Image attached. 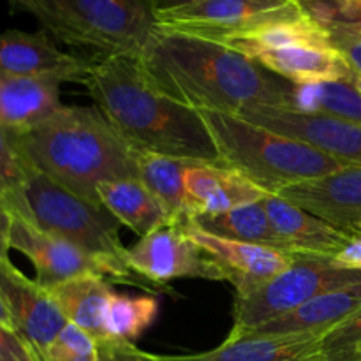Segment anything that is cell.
<instances>
[{"instance_id": "b9f144b4", "label": "cell", "mask_w": 361, "mask_h": 361, "mask_svg": "<svg viewBox=\"0 0 361 361\" xmlns=\"http://www.w3.org/2000/svg\"><path fill=\"white\" fill-rule=\"evenodd\" d=\"M351 229H361V222H358V224H356V226H353ZM351 229H349V231H351Z\"/></svg>"}, {"instance_id": "44dd1931", "label": "cell", "mask_w": 361, "mask_h": 361, "mask_svg": "<svg viewBox=\"0 0 361 361\" xmlns=\"http://www.w3.org/2000/svg\"><path fill=\"white\" fill-rule=\"evenodd\" d=\"M62 108L60 81L46 78H0V126L25 133Z\"/></svg>"}, {"instance_id": "7c38bea8", "label": "cell", "mask_w": 361, "mask_h": 361, "mask_svg": "<svg viewBox=\"0 0 361 361\" xmlns=\"http://www.w3.org/2000/svg\"><path fill=\"white\" fill-rule=\"evenodd\" d=\"M212 259L217 263L224 281L235 288L236 296H247L263 288L295 261L296 254L256 243L233 242L203 231L192 222L182 226Z\"/></svg>"}, {"instance_id": "9c48e42d", "label": "cell", "mask_w": 361, "mask_h": 361, "mask_svg": "<svg viewBox=\"0 0 361 361\" xmlns=\"http://www.w3.org/2000/svg\"><path fill=\"white\" fill-rule=\"evenodd\" d=\"M127 261L137 275L164 293H175L168 286L175 279L224 281L217 263L187 236L182 226H166L140 238L127 250Z\"/></svg>"}, {"instance_id": "60d3db41", "label": "cell", "mask_w": 361, "mask_h": 361, "mask_svg": "<svg viewBox=\"0 0 361 361\" xmlns=\"http://www.w3.org/2000/svg\"><path fill=\"white\" fill-rule=\"evenodd\" d=\"M355 85H356V88H358L360 94H361V76H358V74H355Z\"/></svg>"}, {"instance_id": "ffe728a7", "label": "cell", "mask_w": 361, "mask_h": 361, "mask_svg": "<svg viewBox=\"0 0 361 361\" xmlns=\"http://www.w3.org/2000/svg\"><path fill=\"white\" fill-rule=\"evenodd\" d=\"M321 338L323 335L226 338L212 351L180 358L182 361H324Z\"/></svg>"}, {"instance_id": "4316f807", "label": "cell", "mask_w": 361, "mask_h": 361, "mask_svg": "<svg viewBox=\"0 0 361 361\" xmlns=\"http://www.w3.org/2000/svg\"><path fill=\"white\" fill-rule=\"evenodd\" d=\"M289 109L334 116L361 126V94L355 85V74L348 80L295 85Z\"/></svg>"}, {"instance_id": "484cf974", "label": "cell", "mask_w": 361, "mask_h": 361, "mask_svg": "<svg viewBox=\"0 0 361 361\" xmlns=\"http://www.w3.org/2000/svg\"><path fill=\"white\" fill-rule=\"evenodd\" d=\"M189 222H192L194 226L210 233V235L221 236V238L233 240V242L256 243V245L282 250L279 238L275 236L274 228L270 224V217H268L263 200L243 204L235 210L222 212V214L194 215Z\"/></svg>"}, {"instance_id": "cb8c5ba5", "label": "cell", "mask_w": 361, "mask_h": 361, "mask_svg": "<svg viewBox=\"0 0 361 361\" xmlns=\"http://www.w3.org/2000/svg\"><path fill=\"white\" fill-rule=\"evenodd\" d=\"M136 162L137 178L161 201L175 226L187 224L190 215L187 207L185 173L196 162L152 152H137Z\"/></svg>"}, {"instance_id": "5bb4252c", "label": "cell", "mask_w": 361, "mask_h": 361, "mask_svg": "<svg viewBox=\"0 0 361 361\" xmlns=\"http://www.w3.org/2000/svg\"><path fill=\"white\" fill-rule=\"evenodd\" d=\"M11 249L30 259L35 270V282L46 291L80 275H102L101 267L60 236L42 231L32 222L13 215Z\"/></svg>"}, {"instance_id": "d4e9b609", "label": "cell", "mask_w": 361, "mask_h": 361, "mask_svg": "<svg viewBox=\"0 0 361 361\" xmlns=\"http://www.w3.org/2000/svg\"><path fill=\"white\" fill-rule=\"evenodd\" d=\"M229 48L249 55L254 49H274L286 46H314V48H334L326 27L310 18L309 14L274 21L263 25L254 32L224 42Z\"/></svg>"}, {"instance_id": "7402d4cb", "label": "cell", "mask_w": 361, "mask_h": 361, "mask_svg": "<svg viewBox=\"0 0 361 361\" xmlns=\"http://www.w3.org/2000/svg\"><path fill=\"white\" fill-rule=\"evenodd\" d=\"M97 197L120 224L133 229L140 238L175 226L168 210L140 178L104 180L97 185Z\"/></svg>"}, {"instance_id": "277c9868", "label": "cell", "mask_w": 361, "mask_h": 361, "mask_svg": "<svg viewBox=\"0 0 361 361\" xmlns=\"http://www.w3.org/2000/svg\"><path fill=\"white\" fill-rule=\"evenodd\" d=\"M222 164L238 169L270 194L349 168L296 137L261 127L238 115L200 109Z\"/></svg>"}, {"instance_id": "2e32d148", "label": "cell", "mask_w": 361, "mask_h": 361, "mask_svg": "<svg viewBox=\"0 0 361 361\" xmlns=\"http://www.w3.org/2000/svg\"><path fill=\"white\" fill-rule=\"evenodd\" d=\"M185 192L190 219L235 210L270 196L249 176L222 162H196L190 166L185 173Z\"/></svg>"}, {"instance_id": "f546056e", "label": "cell", "mask_w": 361, "mask_h": 361, "mask_svg": "<svg viewBox=\"0 0 361 361\" xmlns=\"http://www.w3.org/2000/svg\"><path fill=\"white\" fill-rule=\"evenodd\" d=\"M13 13L25 11L32 14L41 23L42 30L48 32L53 39L74 48H92L90 39L78 27L76 21L67 14L60 0H9Z\"/></svg>"}, {"instance_id": "52a82bcc", "label": "cell", "mask_w": 361, "mask_h": 361, "mask_svg": "<svg viewBox=\"0 0 361 361\" xmlns=\"http://www.w3.org/2000/svg\"><path fill=\"white\" fill-rule=\"evenodd\" d=\"M302 14L300 0H197L154 16L159 28L224 44L263 25Z\"/></svg>"}, {"instance_id": "836d02e7", "label": "cell", "mask_w": 361, "mask_h": 361, "mask_svg": "<svg viewBox=\"0 0 361 361\" xmlns=\"http://www.w3.org/2000/svg\"><path fill=\"white\" fill-rule=\"evenodd\" d=\"M99 360L97 361H182L180 356H161L152 355L136 348L134 342L113 341L104 338L97 342Z\"/></svg>"}, {"instance_id": "7a4b0ae2", "label": "cell", "mask_w": 361, "mask_h": 361, "mask_svg": "<svg viewBox=\"0 0 361 361\" xmlns=\"http://www.w3.org/2000/svg\"><path fill=\"white\" fill-rule=\"evenodd\" d=\"M80 85L136 152L221 162L200 111L159 90L148 80L137 55L115 53L92 59Z\"/></svg>"}, {"instance_id": "9a60e30c", "label": "cell", "mask_w": 361, "mask_h": 361, "mask_svg": "<svg viewBox=\"0 0 361 361\" xmlns=\"http://www.w3.org/2000/svg\"><path fill=\"white\" fill-rule=\"evenodd\" d=\"M275 194L344 231L361 222V168L358 166H349L323 178L288 185Z\"/></svg>"}, {"instance_id": "83f0119b", "label": "cell", "mask_w": 361, "mask_h": 361, "mask_svg": "<svg viewBox=\"0 0 361 361\" xmlns=\"http://www.w3.org/2000/svg\"><path fill=\"white\" fill-rule=\"evenodd\" d=\"M159 310L161 305L155 295L129 296L113 291L102 316L106 338L137 341L157 321Z\"/></svg>"}, {"instance_id": "e0dca14e", "label": "cell", "mask_w": 361, "mask_h": 361, "mask_svg": "<svg viewBox=\"0 0 361 361\" xmlns=\"http://www.w3.org/2000/svg\"><path fill=\"white\" fill-rule=\"evenodd\" d=\"M263 203L281 249L286 252L335 257L351 238L349 231L335 228L277 194L267 196Z\"/></svg>"}, {"instance_id": "30bf717a", "label": "cell", "mask_w": 361, "mask_h": 361, "mask_svg": "<svg viewBox=\"0 0 361 361\" xmlns=\"http://www.w3.org/2000/svg\"><path fill=\"white\" fill-rule=\"evenodd\" d=\"M238 116L261 127L303 141L335 159L361 168V126L326 115H310L289 108L254 104Z\"/></svg>"}, {"instance_id": "ba28073f", "label": "cell", "mask_w": 361, "mask_h": 361, "mask_svg": "<svg viewBox=\"0 0 361 361\" xmlns=\"http://www.w3.org/2000/svg\"><path fill=\"white\" fill-rule=\"evenodd\" d=\"M97 56L140 55L154 34L155 16L143 0H60Z\"/></svg>"}, {"instance_id": "f1b7e54d", "label": "cell", "mask_w": 361, "mask_h": 361, "mask_svg": "<svg viewBox=\"0 0 361 361\" xmlns=\"http://www.w3.org/2000/svg\"><path fill=\"white\" fill-rule=\"evenodd\" d=\"M28 164L18 148L13 130L0 126V203L11 215L34 224L27 201Z\"/></svg>"}, {"instance_id": "3957f363", "label": "cell", "mask_w": 361, "mask_h": 361, "mask_svg": "<svg viewBox=\"0 0 361 361\" xmlns=\"http://www.w3.org/2000/svg\"><path fill=\"white\" fill-rule=\"evenodd\" d=\"M13 134L28 166L95 204L101 182L137 178V152L95 106H62L34 129Z\"/></svg>"}, {"instance_id": "8992f818", "label": "cell", "mask_w": 361, "mask_h": 361, "mask_svg": "<svg viewBox=\"0 0 361 361\" xmlns=\"http://www.w3.org/2000/svg\"><path fill=\"white\" fill-rule=\"evenodd\" d=\"M355 282H361V270L344 267L335 257L296 254L295 261L263 288L236 296L229 338L286 316L323 293Z\"/></svg>"}, {"instance_id": "4dcf8cb0", "label": "cell", "mask_w": 361, "mask_h": 361, "mask_svg": "<svg viewBox=\"0 0 361 361\" xmlns=\"http://www.w3.org/2000/svg\"><path fill=\"white\" fill-rule=\"evenodd\" d=\"M324 361H361V307L321 338Z\"/></svg>"}, {"instance_id": "e575fe53", "label": "cell", "mask_w": 361, "mask_h": 361, "mask_svg": "<svg viewBox=\"0 0 361 361\" xmlns=\"http://www.w3.org/2000/svg\"><path fill=\"white\" fill-rule=\"evenodd\" d=\"M0 361H39V358L16 330L0 323Z\"/></svg>"}, {"instance_id": "74e56055", "label": "cell", "mask_w": 361, "mask_h": 361, "mask_svg": "<svg viewBox=\"0 0 361 361\" xmlns=\"http://www.w3.org/2000/svg\"><path fill=\"white\" fill-rule=\"evenodd\" d=\"M192 2H197V0H147V4L150 6L152 13L154 14L162 13V11L175 9V7L187 6V4H192Z\"/></svg>"}, {"instance_id": "603a6c76", "label": "cell", "mask_w": 361, "mask_h": 361, "mask_svg": "<svg viewBox=\"0 0 361 361\" xmlns=\"http://www.w3.org/2000/svg\"><path fill=\"white\" fill-rule=\"evenodd\" d=\"M49 296L69 323L83 328L95 341H104L106 303L113 293L111 282L102 275H80L48 289Z\"/></svg>"}, {"instance_id": "d6986e66", "label": "cell", "mask_w": 361, "mask_h": 361, "mask_svg": "<svg viewBox=\"0 0 361 361\" xmlns=\"http://www.w3.org/2000/svg\"><path fill=\"white\" fill-rule=\"evenodd\" d=\"M249 59L295 85L323 83V81L348 80L353 69L335 48L314 46H286L274 49H254Z\"/></svg>"}, {"instance_id": "1f68e13d", "label": "cell", "mask_w": 361, "mask_h": 361, "mask_svg": "<svg viewBox=\"0 0 361 361\" xmlns=\"http://www.w3.org/2000/svg\"><path fill=\"white\" fill-rule=\"evenodd\" d=\"M97 341L88 331L67 321L42 361H97Z\"/></svg>"}, {"instance_id": "d6a6232c", "label": "cell", "mask_w": 361, "mask_h": 361, "mask_svg": "<svg viewBox=\"0 0 361 361\" xmlns=\"http://www.w3.org/2000/svg\"><path fill=\"white\" fill-rule=\"evenodd\" d=\"M331 46L344 56L353 73L361 76V30L345 23L328 25Z\"/></svg>"}, {"instance_id": "ab89813d", "label": "cell", "mask_w": 361, "mask_h": 361, "mask_svg": "<svg viewBox=\"0 0 361 361\" xmlns=\"http://www.w3.org/2000/svg\"><path fill=\"white\" fill-rule=\"evenodd\" d=\"M345 2L351 4V6L355 7L356 11H360V13H361V0H345Z\"/></svg>"}, {"instance_id": "ac0fdd59", "label": "cell", "mask_w": 361, "mask_h": 361, "mask_svg": "<svg viewBox=\"0 0 361 361\" xmlns=\"http://www.w3.org/2000/svg\"><path fill=\"white\" fill-rule=\"evenodd\" d=\"M361 307V282L331 289L286 316L252 328L240 337L268 335H326ZM235 337V338H240ZM229 338V337H228Z\"/></svg>"}, {"instance_id": "8fae6325", "label": "cell", "mask_w": 361, "mask_h": 361, "mask_svg": "<svg viewBox=\"0 0 361 361\" xmlns=\"http://www.w3.org/2000/svg\"><path fill=\"white\" fill-rule=\"evenodd\" d=\"M0 298L9 310L14 330L42 361L51 342L67 324L49 293L18 270L11 259H0Z\"/></svg>"}, {"instance_id": "7bdbcfd3", "label": "cell", "mask_w": 361, "mask_h": 361, "mask_svg": "<svg viewBox=\"0 0 361 361\" xmlns=\"http://www.w3.org/2000/svg\"><path fill=\"white\" fill-rule=\"evenodd\" d=\"M353 27H356V28H360V30H361V21H360V23H356V25H353Z\"/></svg>"}, {"instance_id": "4fadbf2b", "label": "cell", "mask_w": 361, "mask_h": 361, "mask_svg": "<svg viewBox=\"0 0 361 361\" xmlns=\"http://www.w3.org/2000/svg\"><path fill=\"white\" fill-rule=\"evenodd\" d=\"M92 60L62 51L46 30L0 32V78H46L81 83Z\"/></svg>"}, {"instance_id": "d590c367", "label": "cell", "mask_w": 361, "mask_h": 361, "mask_svg": "<svg viewBox=\"0 0 361 361\" xmlns=\"http://www.w3.org/2000/svg\"><path fill=\"white\" fill-rule=\"evenodd\" d=\"M351 238L344 249L335 256V261L348 268L361 270V229H351Z\"/></svg>"}, {"instance_id": "f35d334b", "label": "cell", "mask_w": 361, "mask_h": 361, "mask_svg": "<svg viewBox=\"0 0 361 361\" xmlns=\"http://www.w3.org/2000/svg\"><path fill=\"white\" fill-rule=\"evenodd\" d=\"M0 323L6 324V326L13 328V330H14V324H13V319H11V314H9V310H7L6 303L2 302V298H0Z\"/></svg>"}, {"instance_id": "6da1fadb", "label": "cell", "mask_w": 361, "mask_h": 361, "mask_svg": "<svg viewBox=\"0 0 361 361\" xmlns=\"http://www.w3.org/2000/svg\"><path fill=\"white\" fill-rule=\"evenodd\" d=\"M137 56L159 90L197 111L240 115L254 104L291 102L295 83L222 42L155 27Z\"/></svg>"}, {"instance_id": "5b68a950", "label": "cell", "mask_w": 361, "mask_h": 361, "mask_svg": "<svg viewBox=\"0 0 361 361\" xmlns=\"http://www.w3.org/2000/svg\"><path fill=\"white\" fill-rule=\"evenodd\" d=\"M27 201L37 228L60 236L92 257L111 284L134 286L150 295L164 293L129 267V249L120 240L122 224L102 204L71 192L32 166L27 175Z\"/></svg>"}, {"instance_id": "8d00e7d4", "label": "cell", "mask_w": 361, "mask_h": 361, "mask_svg": "<svg viewBox=\"0 0 361 361\" xmlns=\"http://www.w3.org/2000/svg\"><path fill=\"white\" fill-rule=\"evenodd\" d=\"M11 224H13V215L0 203V259H9Z\"/></svg>"}]
</instances>
